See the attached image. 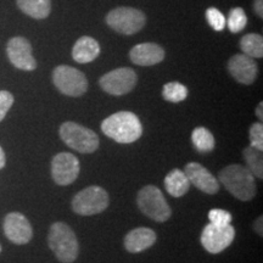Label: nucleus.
<instances>
[{
    "mask_svg": "<svg viewBox=\"0 0 263 263\" xmlns=\"http://www.w3.org/2000/svg\"><path fill=\"white\" fill-rule=\"evenodd\" d=\"M0 252H2V245H0Z\"/></svg>",
    "mask_w": 263,
    "mask_h": 263,
    "instance_id": "72a5a7b5",
    "label": "nucleus"
},
{
    "mask_svg": "<svg viewBox=\"0 0 263 263\" xmlns=\"http://www.w3.org/2000/svg\"><path fill=\"white\" fill-rule=\"evenodd\" d=\"M14 104V97L11 93L6 90H0V122L4 120L6 114Z\"/></svg>",
    "mask_w": 263,
    "mask_h": 263,
    "instance_id": "c85d7f7f",
    "label": "nucleus"
},
{
    "mask_svg": "<svg viewBox=\"0 0 263 263\" xmlns=\"http://www.w3.org/2000/svg\"><path fill=\"white\" fill-rule=\"evenodd\" d=\"M17 6L22 12L32 18H47L51 11L50 0H17Z\"/></svg>",
    "mask_w": 263,
    "mask_h": 263,
    "instance_id": "aec40b11",
    "label": "nucleus"
},
{
    "mask_svg": "<svg viewBox=\"0 0 263 263\" xmlns=\"http://www.w3.org/2000/svg\"><path fill=\"white\" fill-rule=\"evenodd\" d=\"M101 129L108 138L122 144L134 143L143 134L140 120L129 111H120L105 118Z\"/></svg>",
    "mask_w": 263,
    "mask_h": 263,
    "instance_id": "f257e3e1",
    "label": "nucleus"
},
{
    "mask_svg": "<svg viewBox=\"0 0 263 263\" xmlns=\"http://www.w3.org/2000/svg\"><path fill=\"white\" fill-rule=\"evenodd\" d=\"M254 9L255 12L257 14L259 17H263V0H255L254 3Z\"/></svg>",
    "mask_w": 263,
    "mask_h": 263,
    "instance_id": "c756f323",
    "label": "nucleus"
},
{
    "mask_svg": "<svg viewBox=\"0 0 263 263\" xmlns=\"http://www.w3.org/2000/svg\"><path fill=\"white\" fill-rule=\"evenodd\" d=\"M108 194L98 185L88 186L80 192L72 200V210L81 216H93L107 209Z\"/></svg>",
    "mask_w": 263,
    "mask_h": 263,
    "instance_id": "0eeeda50",
    "label": "nucleus"
},
{
    "mask_svg": "<svg viewBox=\"0 0 263 263\" xmlns=\"http://www.w3.org/2000/svg\"><path fill=\"white\" fill-rule=\"evenodd\" d=\"M184 173L188 177L189 182L203 193L212 195L219 190L218 180L202 164L190 162L184 168Z\"/></svg>",
    "mask_w": 263,
    "mask_h": 263,
    "instance_id": "2eb2a0df",
    "label": "nucleus"
},
{
    "mask_svg": "<svg viewBox=\"0 0 263 263\" xmlns=\"http://www.w3.org/2000/svg\"><path fill=\"white\" fill-rule=\"evenodd\" d=\"M262 222H263V218L262 217H258L257 219L255 221V230L256 233H257L258 235H263V229H262Z\"/></svg>",
    "mask_w": 263,
    "mask_h": 263,
    "instance_id": "7c9ffc66",
    "label": "nucleus"
},
{
    "mask_svg": "<svg viewBox=\"0 0 263 263\" xmlns=\"http://www.w3.org/2000/svg\"><path fill=\"white\" fill-rule=\"evenodd\" d=\"M226 25L228 26L230 32L239 33L248 25V16L241 8H234L230 10L229 17L226 20Z\"/></svg>",
    "mask_w": 263,
    "mask_h": 263,
    "instance_id": "393cba45",
    "label": "nucleus"
},
{
    "mask_svg": "<svg viewBox=\"0 0 263 263\" xmlns=\"http://www.w3.org/2000/svg\"><path fill=\"white\" fill-rule=\"evenodd\" d=\"M162 97L170 103H180L188 97V88L179 82H170L163 85Z\"/></svg>",
    "mask_w": 263,
    "mask_h": 263,
    "instance_id": "b1692460",
    "label": "nucleus"
},
{
    "mask_svg": "<svg viewBox=\"0 0 263 263\" xmlns=\"http://www.w3.org/2000/svg\"><path fill=\"white\" fill-rule=\"evenodd\" d=\"M250 140H251V146L263 150V126L261 122L254 123L250 128Z\"/></svg>",
    "mask_w": 263,
    "mask_h": 263,
    "instance_id": "cd10ccee",
    "label": "nucleus"
},
{
    "mask_svg": "<svg viewBox=\"0 0 263 263\" xmlns=\"http://www.w3.org/2000/svg\"><path fill=\"white\" fill-rule=\"evenodd\" d=\"M137 82L138 77L136 72L129 67H121L104 74L99 83L106 93L120 97L133 90Z\"/></svg>",
    "mask_w": 263,
    "mask_h": 263,
    "instance_id": "1a4fd4ad",
    "label": "nucleus"
},
{
    "mask_svg": "<svg viewBox=\"0 0 263 263\" xmlns=\"http://www.w3.org/2000/svg\"><path fill=\"white\" fill-rule=\"evenodd\" d=\"M55 87L67 97H81L88 89V81L83 72L67 65L58 66L52 72Z\"/></svg>",
    "mask_w": 263,
    "mask_h": 263,
    "instance_id": "6e6552de",
    "label": "nucleus"
},
{
    "mask_svg": "<svg viewBox=\"0 0 263 263\" xmlns=\"http://www.w3.org/2000/svg\"><path fill=\"white\" fill-rule=\"evenodd\" d=\"M146 17L144 12L134 8H116L111 10L106 16V24L121 34L132 35L136 34L144 28Z\"/></svg>",
    "mask_w": 263,
    "mask_h": 263,
    "instance_id": "423d86ee",
    "label": "nucleus"
},
{
    "mask_svg": "<svg viewBox=\"0 0 263 263\" xmlns=\"http://www.w3.org/2000/svg\"><path fill=\"white\" fill-rule=\"evenodd\" d=\"M137 202L140 211L156 222H166L172 215V210L163 194L155 185H146L138 193Z\"/></svg>",
    "mask_w": 263,
    "mask_h": 263,
    "instance_id": "39448f33",
    "label": "nucleus"
},
{
    "mask_svg": "<svg viewBox=\"0 0 263 263\" xmlns=\"http://www.w3.org/2000/svg\"><path fill=\"white\" fill-rule=\"evenodd\" d=\"M235 238V229L230 224L219 227L207 224L202 230L201 244L210 254H219L232 244Z\"/></svg>",
    "mask_w": 263,
    "mask_h": 263,
    "instance_id": "9d476101",
    "label": "nucleus"
},
{
    "mask_svg": "<svg viewBox=\"0 0 263 263\" xmlns=\"http://www.w3.org/2000/svg\"><path fill=\"white\" fill-rule=\"evenodd\" d=\"M100 54V45L91 37H81L72 49V58L78 64H88L94 61Z\"/></svg>",
    "mask_w": 263,
    "mask_h": 263,
    "instance_id": "a211bd4d",
    "label": "nucleus"
},
{
    "mask_svg": "<svg viewBox=\"0 0 263 263\" xmlns=\"http://www.w3.org/2000/svg\"><path fill=\"white\" fill-rule=\"evenodd\" d=\"M156 233L153 229L140 227V228L130 230L124 238V248L128 252L138 254L151 248L156 241Z\"/></svg>",
    "mask_w": 263,
    "mask_h": 263,
    "instance_id": "f3484780",
    "label": "nucleus"
},
{
    "mask_svg": "<svg viewBox=\"0 0 263 263\" xmlns=\"http://www.w3.org/2000/svg\"><path fill=\"white\" fill-rule=\"evenodd\" d=\"M4 233L6 238L16 245L27 244L33 236L31 223L22 213L18 212H11L5 217Z\"/></svg>",
    "mask_w": 263,
    "mask_h": 263,
    "instance_id": "ddd939ff",
    "label": "nucleus"
},
{
    "mask_svg": "<svg viewBox=\"0 0 263 263\" xmlns=\"http://www.w3.org/2000/svg\"><path fill=\"white\" fill-rule=\"evenodd\" d=\"M228 71L236 82L249 85L256 81L258 67L252 58L245 54H238L229 60Z\"/></svg>",
    "mask_w": 263,
    "mask_h": 263,
    "instance_id": "4468645a",
    "label": "nucleus"
},
{
    "mask_svg": "<svg viewBox=\"0 0 263 263\" xmlns=\"http://www.w3.org/2000/svg\"><path fill=\"white\" fill-rule=\"evenodd\" d=\"M5 163H6V159H5V153H4V150L2 149V146H0V170H2V168H4Z\"/></svg>",
    "mask_w": 263,
    "mask_h": 263,
    "instance_id": "2f4dec72",
    "label": "nucleus"
},
{
    "mask_svg": "<svg viewBox=\"0 0 263 263\" xmlns=\"http://www.w3.org/2000/svg\"><path fill=\"white\" fill-rule=\"evenodd\" d=\"M129 58L138 66H154L164 59V50L155 43H141L133 47Z\"/></svg>",
    "mask_w": 263,
    "mask_h": 263,
    "instance_id": "dca6fc26",
    "label": "nucleus"
},
{
    "mask_svg": "<svg viewBox=\"0 0 263 263\" xmlns=\"http://www.w3.org/2000/svg\"><path fill=\"white\" fill-rule=\"evenodd\" d=\"M206 18L209 25L217 32H221L226 27L224 15L216 8H209L206 10Z\"/></svg>",
    "mask_w": 263,
    "mask_h": 263,
    "instance_id": "a878e982",
    "label": "nucleus"
},
{
    "mask_svg": "<svg viewBox=\"0 0 263 263\" xmlns=\"http://www.w3.org/2000/svg\"><path fill=\"white\" fill-rule=\"evenodd\" d=\"M240 48L242 52L252 59H261L263 57V38L257 33H249L240 41Z\"/></svg>",
    "mask_w": 263,
    "mask_h": 263,
    "instance_id": "412c9836",
    "label": "nucleus"
},
{
    "mask_svg": "<svg viewBox=\"0 0 263 263\" xmlns=\"http://www.w3.org/2000/svg\"><path fill=\"white\" fill-rule=\"evenodd\" d=\"M244 159L248 164V168L251 171L256 178L262 179L263 177V155L262 150L256 149L254 146H248L244 150Z\"/></svg>",
    "mask_w": 263,
    "mask_h": 263,
    "instance_id": "5701e85b",
    "label": "nucleus"
},
{
    "mask_svg": "<svg viewBox=\"0 0 263 263\" xmlns=\"http://www.w3.org/2000/svg\"><path fill=\"white\" fill-rule=\"evenodd\" d=\"M10 62L18 70L33 71L37 68V61L32 55V45L24 37L11 38L6 47Z\"/></svg>",
    "mask_w": 263,
    "mask_h": 263,
    "instance_id": "f8f14e48",
    "label": "nucleus"
},
{
    "mask_svg": "<svg viewBox=\"0 0 263 263\" xmlns=\"http://www.w3.org/2000/svg\"><path fill=\"white\" fill-rule=\"evenodd\" d=\"M219 180L233 196L241 201L252 200L257 192L255 176L241 164H230L223 168L219 173Z\"/></svg>",
    "mask_w": 263,
    "mask_h": 263,
    "instance_id": "f03ea898",
    "label": "nucleus"
},
{
    "mask_svg": "<svg viewBox=\"0 0 263 263\" xmlns=\"http://www.w3.org/2000/svg\"><path fill=\"white\" fill-rule=\"evenodd\" d=\"M81 164L70 153H60L51 161V176L59 185H70L77 179Z\"/></svg>",
    "mask_w": 263,
    "mask_h": 263,
    "instance_id": "9b49d317",
    "label": "nucleus"
},
{
    "mask_svg": "<svg viewBox=\"0 0 263 263\" xmlns=\"http://www.w3.org/2000/svg\"><path fill=\"white\" fill-rule=\"evenodd\" d=\"M262 110H263V103H259L257 108H256V116H257L259 120H262V118H263Z\"/></svg>",
    "mask_w": 263,
    "mask_h": 263,
    "instance_id": "473e14b6",
    "label": "nucleus"
},
{
    "mask_svg": "<svg viewBox=\"0 0 263 263\" xmlns=\"http://www.w3.org/2000/svg\"><path fill=\"white\" fill-rule=\"evenodd\" d=\"M60 137L66 145L82 154L94 153L100 143L95 132L74 122L62 123L60 127Z\"/></svg>",
    "mask_w": 263,
    "mask_h": 263,
    "instance_id": "20e7f679",
    "label": "nucleus"
},
{
    "mask_svg": "<svg viewBox=\"0 0 263 263\" xmlns=\"http://www.w3.org/2000/svg\"><path fill=\"white\" fill-rule=\"evenodd\" d=\"M209 219L211 224L224 227L230 224L232 222V215L226 210L221 209H213L209 212Z\"/></svg>",
    "mask_w": 263,
    "mask_h": 263,
    "instance_id": "bb28decb",
    "label": "nucleus"
},
{
    "mask_svg": "<svg viewBox=\"0 0 263 263\" xmlns=\"http://www.w3.org/2000/svg\"><path fill=\"white\" fill-rule=\"evenodd\" d=\"M164 186L171 196L180 197L188 193L190 182L184 171L174 168L164 178Z\"/></svg>",
    "mask_w": 263,
    "mask_h": 263,
    "instance_id": "6ab92c4d",
    "label": "nucleus"
},
{
    "mask_svg": "<svg viewBox=\"0 0 263 263\" xmlns=\"http://www.w3.org/2000/svg\"><path fill=\"white\" fill-rule=\"evenodd\" d=\"M192 140L194 146L200 153H210L215 147V138L207 128L197 127L192 134Z\"/></svg>",
    "mask_w": 263,
    "mask_h": 263,
    "instance_id": "4be33fe9",
    "label": "nucleus"
},
{
    "mask_svg": "<svg viewBox=\"0 0 263 263\" xmlns=\"http://www.w3.org/2000/svg\"><path fill=\"white\" fill-rule=\"evenodd\" d=\"M49 248L62 263L74 262L80 254V245L71 227L57 222L50 227L48 235Z\"/></svg>",
    "mask_w": 263,
    "mask_h": 263,
    "instance_id": "7ed1b4c3",
    "label": "nucleus"
}]
</instances>
